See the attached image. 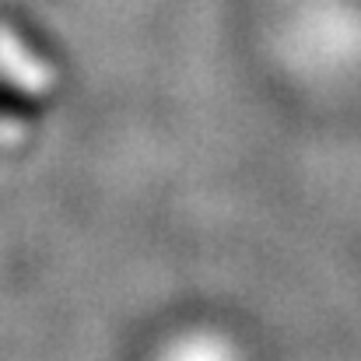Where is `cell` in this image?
<instances>
[{"label": "cell", "mask_w": 361, "mask_h": 361, "mask_svg": "<svg viewBox=\"0 0 361 361\" xmlns=\"http://www.w3.org/2000/svg\"><path fill=\"white\" fill-rule=\"evenodd\" d=\"M0 113H4V116H32V113H35V106H32V99H28V95H21L18 88L0 85Z\"/></svg>", "instance_id": "7a4b0ae2"}, {"label": "cell", "mask_w": 361, "mask_h": 361, "mask_svg": "<svg viewBox=\"0 0 361 361\" xmlns=\"http://www.w3.org/2000/svg\"><path fill=\"white\" fill-rule=\"evenodd\" d=\"M0 63L11 74H18V81H25V85H35V88L46 85V67L39 60H28L25 49L18 46V39L11 32H4V28H0Z\"/></svg>", "instance_id": "6da1fadb"}]
</instances>
